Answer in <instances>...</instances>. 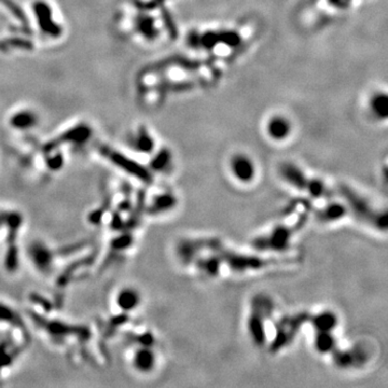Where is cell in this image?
<instances>
[{"label": "cell", "instance_id": "cell-1", "mask_svg": "<svg viewBox=\"0 0 388 388\" xmlns=\"http://www.w3.org/2000/svg\"><path fill=\"white\" fill-rule=\"evenodd\" d=\"M339 192L345 201L348 211L357 220L368 223L369 226L377 230L385 231L387 229V215L385 211L374 209L367 198L346 185L340 186Z\"/></svg>", "mask_w": 388, "mask_h": 388}, {"label": "cell", "instance_id": "cell-2", "mask_svg": "<svg viewBox=\"0 0 388 388\" xmlns=\"http://www.w3.org/2000/svg\"><path fill=\"white\" fill-rule=\"evenodd\" d=\"M307 214L303 213L297 219L293 226H285V224H279L273 228L266 234L257 236L253 239L252 246L260 252H285L291 243V239L296 232L301 230L304 227V224L307 221Z\"/></svg>", "mask_w": 388, "mask_h": 388}, {"label": "cell", "instance_id": "cell-3", "mask_svg": "<svg viewBox=\"0 0 388 388\" xmlns=\"http://www.w3.org/2000/svg\"><path fill=\"white\" fill-rule=\"evenodd\" d=\"M210 253L217 254L223 264H226L231 271L236 273L260 271L275 263V261L271 260V259L256 255L241 254L235 252V250L228 249L222 245V243Z\"/></svg>", "mask_w": 388, "mask_h": 388}, {"label": "cell", "instance_id": "cell-4", "mask_svg": "<svg viewBox=\"0 0 388 388\" xmlns=\"http://www.w3.org/2000/svg\"><path fill=\"white\" fill-rule=\"evenodd\" d=\"M309 317L310 314L308 312H299L279 318L275 324L276 333L271 342L270 350L277 352L290 345L297 338L302 327L308 323Z\"/></svg>", "mask_w": 388, "mask_h": 388}, {"label": "cell", "instance_id": "cell-5", "mask_svg": "<svg viewBox=\"0 0 388 388\" xmlns=\"http://www.w3.org/2000/svg\"><path fill=\"white\" fill-rule=\"evenodd\" d=\"M221 244V240L216 237H194L181 239L176 246V254L179 261L185 264H191L195 259L204 252H213Z\"/></svg>", "mask_w": 388, "mask_h": 388}, {"label": "cell", "instance_id": "cell-6", "mask_svg": "<svg viewBox=\"0 0 388 388\" xmlns=\"http://www.w3.org/2000/svg\"><path fill=\"white\" fill-rule=\"evenodd\" d=\"M265 321L266 318L261 313L250 307V313L247 319V330L250 339L256 346H263L266 343Z\"/></svg>", "mask_w": 388, "mask_h": 388}, {"label": "cell", "instance_id": "cell-7", "mask_svg": "<svg viewBox=\"0 0 388 388\" xmlns=\"http://www.w3.org/2000/svg\"><path fill=\"white\" fill-rule=\"evenodd\" d=\"M230 167L232 175L234 176L239 183H252L256 176V167L254 165V162L248 157H246V155L237 154L234 158H232Z\"/></svg>", "mask_w": 388, "mask_h": 388}, {"label": "cell", "instance_id": "cell-8", "mask_svg": "<svg viewBox=\"0 0 388 388\" xmlns=\"http://www.w3.org/2000/svg\"><path fill=\"white\" fill-rule=\"evenodd\" d=\"M332 359L334 365L342 369L351 368L357 365L364 364L367 357L366 354L362 351V349L355 348V349H339L335 348L332 352Z\"/></svg>", "mask_w": 388, "mask_h": 388}, {"label": "cell", "instance_id": "cell-9", "mask_svg": "<svg viewBox=\"0 0 388 388\" xmlns=\"http://www.w3.org/2000/svg\"><path fill=\"white\" fill-rule=\"evenodd\" d=\"M195 265L196 270L203 274L206 277H217V276L221 273L222 266L224 265L223 262L221 261L220 257L215 254V253H209L208 255H202L198 258L195 259V261L193 262Z\"/></svg>", "mask_w": 388, "mask_h": 388}, {"label": "cell", "instance_id": "cell-10", "mask_svg": "<svg viewBox=\"0 0 388 388\" xmlns=\"http://www.w3.org/2000/svg\"><path fill=\"white\" fill-rule=\"evenodd\" d=\"M279 174L288 185L300 190V191H305L308 177L296 164L284 163L279 167Z\"/></svg>", "mask_w": 388, "mask_h": 388}, {"label": "cell", "instance_id": "cell-11", "mask_svg": "<svg viewBox=\"0 0 388 388\" xmlns=\"http://www.w3.org/2000/svg\"><path fill=\"white\" fill-rule=\"evenodd\" d=\"M29 257L33 265L41 272H46L51 269L53 262V255L51 249L42 243L36 241L29 247Z\"/></svg>", "mask_w": 388, "mask_h": 388}, {"label": "cell", "instance_id": "cell-12", "mask_svg": "<svg viewBox=\"0 0 388 388\" xmlns=\"http://www.w3.org/2000/svg\"><path fill=\"white\" fill-rule=\"evenodd\" d=\"M133 366L142 373H148L153 370L155 366V361H157V357L155 354L152 350L151 346H147V345H142L139 348H137L133 355Z\"/></svg>", "mask_w": 388, "mask_h": 388}, {"label": "cell", "instance_id": "cell-13", "mask_svg": "<svg viewBox=\"0 0 388 388\" xmlns=\"http://www.w3.org/2000/svg\"><path fill=\"white\" fill-rule=\"evenodd\" d=\"M348 213L347 207L341 202H329L316 214L317 219L324 223H331L342 220Z\"/></svg>", "mask_w": 388, "mask_h": 388}, {"label": "cell", "instance_id": "cell-14", "mask_svg": "<svg viewBox=\"0 0 388 388\" xmlns=\"http://www.w3.org/2000/svg\"><path fill=\"white\" fill-rule=\"evenodd\" d=\"M142 298L139 292L133 287L120 289L116 297V303L120 309L124 312H132L140 305Z\"/></svg>", "mask_w": 388, "mask_h": 388}, {"label": "cell", "instance_id": "cell-15", "mask_svg": "<svg viewBox=\"0 0 388 388\" xmlns=\"http://www.w3.org/2000/svg\"><path fill=\"white\" fill-rule=\"evenodd\" d=\"M308 323L313 326L315 331L333 332L335 328L338 327L339 319L335 313L331 312V310H323L321 313L310 315Z\"/></svg>", "mask_w": 388, "mask_h": 388}, {"label": "cell", "instance_id": "cell-16", "mask_svg": "<svg viewBox=\"0 0 388 388\" xmlns=\"http://www.w3.org/2000/svg\"><path fill=\"white\" fill-rule=\"evenodd\" d=\"M177 204V197L170 192H163L155 195L149 206V211L151 214H163L171 210Z\"/></svg>", "mask_w": 388, "mask_h": 388}, {"label": "cell", "instance_id": "cell-17", "mask_svg": "<svg viewBox=\"0 0 388 388\" xmlns=\"http://www.w3.org/2000/svg\"><path fill=\"white\" fill-rule=\"evenodd\" d=\"M314 347L319 354H331L336 348V339L333 332L316 331L314 338Z\"/></svg>", "mask_w": 388, "mask_h": 388}, {"label": "cell", "instance_id": "cell-18", "mask_svg": "<svg viewBox=\"0 0 388 388\" xmlns=\"http://www.w3.org/2000/svg\"><path fill=\"white\" fill-rule=\"evenodd\" d=\"M250 307H253L257 309L259 313H261L266 318V321L267 319L272 318L275 310V304L272 298L266 295H263V293L257 295L252 299V302H250Z\"/></svg>", "mask_w": 388, "mask_h": 388}, {"label": "cell", "instance_id": "cell-19", "mask_svg": "<svg viewBox=\"0 0 388 388\" xmlns=\"http://www.w3.org/2000/svg\"><path fill=\"white\" fill-rule=\"evenodd\" d=\"M305 191L314 198H329L333 195L332 190L322 179L308 178Z\"/></svg>", "mask_w": 388, "mask_h": 388}, {"label": "cell", "instance_id": "cell-20", "mask_svg": "<svg viewBox=\"0 0 388 388\" xmlns=\"http://www.w3.org/2000/svg\"><path fill=\"white\" fill-rule=\"evenodd\" d=\"M267 132H269L270 136L275 140H283L286 138L290 133V125L287 122V120H285L280 117H276L271 120V122L267 126Z\"/></svg>", "mask_w": 388, "mask_h": 388}, {"label": "cell", "instance_id": "cell-21", "mask_svg": "<svg viewBox=\"0 0 388 388\" xmlns=\"http://www.w3.org/2000/svg\"><path fill=\"white\" fill-rule=\"evenodd\" d=\"M0 323H6L14 326H20L22 324L21 319L14 309L9 305H6L0 302Z\"/></svg>", "mask_w": 388, "mask_h": 388}, {"label": "cell", "instance_id": "cell-22", "mask_svg": "<svg viewBox=\"0 0 388 388\" xmlns=\"http://www.w3.org/2000/svg\"><path fill=\"white\" fill-rule=\"evenodd\" d=\"M170 153L168 150L164 149L162 151H160L155 157L153 158V160L151 161V166L154 170H158V171H161V170H164L165 169L170 163Z\"/></svg>", "mask_w": 388, "mask_h": 388}, {"label": "cell", "instance_id": "cell-23", "mask_svg": "<svg viewBox=\"0 0 388 388\" xmlns=\"http://www.w3.org/2000/svg\"><path fill=\"white\" fill-rule=\"evenodd\" d=\"M387 103H388L387 97H386V95H384V94L378 95V96H376L373 99L372 107H373L374 112L378 117L385 118L387 116V108H388Z\"/></svg>", "mask_w": 388, "mask_h": 388}, {"label": "cell", "instance_id": "cell-24", "mask_svg": "<svg viewBox=\"0 0 388 388\" xmlns=\"http://www.w3.org/2000/svg\"><path fill=\"white\" fill-rule=\"evenodd\" d=\"M137 148L143 152H150L153 148V140L146 132L139 134L137 138Z\"/></svg>", "mask_w": 388, "mask_h": 388}, {"label": "cell", "instance_id": "cell-25", "mask_svg": "<svg viewBox=\"0 0 388 388\" xmlns=\"http://www.w3.org/2000/svg\"><path fill=\"white\" fill-rule=\"evenodd\" d=\"M11 213L9 211H0V231L4 230L8 224L9 220H10Z\"/></svg>", "mask_w": 388, "mask_h": 388}]
</instances>
